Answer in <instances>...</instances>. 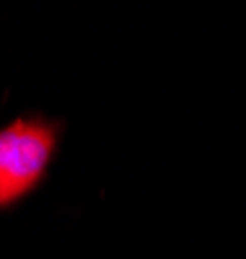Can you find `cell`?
Wrapping results in <instances>:
<instances>
[{
	"instance_id": "cell-1",
	"label": "cell",
	"mask_w": 246,
	"mask_h": 259,
	"mask_svg": "<svg viewBox=\"0 0 246 259\" xmlns=\"http://www.w3.org/2000/svg\"><path fill=\"white\" fill-rule=\"evenodd\" d=\"M57 124L21 117L0 127V210L18 202L44 179L57 150Z\"/></svg>"
}]
</instances>
